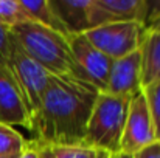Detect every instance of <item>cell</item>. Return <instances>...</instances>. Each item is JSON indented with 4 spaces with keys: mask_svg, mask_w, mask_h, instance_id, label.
I'll use <instances>...</instances> for the list:
<instances>
[{
    "mask_svg": "<svg viewBox=\"0 0 160 158\" xmlns=\"http://www.w3.org/2000/svg\"><path fill=\"white\" fill-rule=\"evenodd\" d=\"M100 90L75 79L52 76L31 118V132L41 146H81Z\"/></svg>",
    "mask_w": 160,
    "mask_h": 158,
    "instance_id": "cell-1",
    "label": "cell"
},
{
    "mask_svg": "<svg viewBox=\"0 0 160 158\" xmlns=\"http://www.w3.org/2000/svg\"><path fill=\"white\" fill-rule=\"evenodd\" d=\"M9 33L48 74L90 84L89 78L78 65L65 36L34 22L14 26Z\"/></svg>",
    "mask_w": 160,
    "mask_h": 158,
    "instance_id": "cell-2",
    "label": "cell"
},
{
    "mask_svg": "<svg viewBox=\"0 0 160 158\" xmlns=\"http://www.w3.org/2000/svg\"><path fill=\"white\" fill-rule=\"evenodd\" d=\"M131 98L132 96H115L100 92L87 122L82 146L110 155L120 154Z\"/></svg>",
    "mask_w": 160,
    "mask_h": 158,
    "instance_id": "cell-3",
    "label": "cell"
},
{
    "mask_svg": "<svg viewBox=\"0 0 160 158\" xmlns=\"http://www.w3.org/2000/svg\"><path fill=\"white\" fill-rule=\"evenodd\" d=\"M5 68L19 90L20 99L30 116V126H31V118L36 115L39 108L41 98L47 89L50 74L22 48V45L16 41V37L11 33H9V50L6 56Z\"/></svg>",
    "mask_w": 160,
    "mask_h": 158,
    "instance_id": "cell-4",
    "label": "cell"
},
{
    "mask_svg": "<svg viewBox=\"0 0 160 158\" xmlns=\"http://www.w3.org/2000/svg\"><path fill=\"white\" fill-rule=\"evenodd\" d=\"M145 33V26L134 22L109 23L97 28H90L86 33V39L112 60L124 57L140 48V42Z\"/></svg>",
    "mask_w": 160,
    "mask_h": 158,
    "instance_id": "cell-5",
    "label": "cell"
},
{
    "mask_svg": "<svg viewBox=\"0 0 160 158\" xmlns=\"http://www.w3.org/2000/svg\"><path fill=\"white\" fill-rule=\"evenodd\" d=\"M156 143L154 129L151 122V116L148 112L146 99L143 92H137L129 103V110L126 116V124L120 143V152L134 155L142 149Z\"/></svg>",
    "mask_w": 160,
    "mask_h": 158,
    "instance_id": "cell-6",
    "label": "cell"
},
{
    "mask_svg": "<svg viewBox=\"0 0 160 158\" xmlns=\"http://www.w3.org/2000/svg\"><path fill=\"white\" fill-rule=\"evenodd\" d=\"M134 22L145 26L146 0H92L89 9V25L97 28L109 23Z\"/></svg>",
    "mask_w": 160,
    "mask_h": 158,
    "instance_id": "cell-7",
    "label": "cell"
},
{
    "mask_svg": "<svg viewBox=\"0 0 160 158\" xmlns=\"http://www.w3.org/2000/svg\"><path fill=\"white\" fill-rule=\"evenodd\" d=\"M67 39L78 65L82 68L90 84L95 85L100 92H106L107 79L113 60L98 48H95L84 34H72Z\"/></svg>",
    "mask_w": 160,
    "mask_h": 158,
    "instance_id": "cell-8",
    "label": "cell"
},
{
    "mask_svg": "<svg viewBox=\"0 0 160 158\" xmlns=\"http://www.w3.org/2000/svg\"><path fill=\"white\" fill-rule=\"evenodd\" d=\"M140 90V51L137 50L112 62L104 93L115 96H134Z\"/></svg>",
    "mask_w": 160,
    "mask_h": 158,
    "instance_id": "cell-9",
    "label": "cell"
},
{
    "mask_svg": "<svg viewBox=\"0 0 160 158\" xmlns=\"http://www.w3.org/2000/svg\"><path fill=\"white\" fill-rule=\"evenodd\" d=\"M0 124L6 126H22L30 130V116L20 99L19 90L6 71L0 67Z\"/></svg>",
    "mask_w": 160,
    "mask_h": 158,
    "instance_id": "cell-10",
    "label": "cell"
},
{
    "mask_svg": "<svg viewBox=\"0 0 160 158\" xmlns=\"http://www.w3.org/2000/svg\"><path fill=\"white\" fill-rule=\"evenodd\" d=\"M140 79L142 89L160 81V33L145 28L140 42Z\"/></svg>",
    "mask_w": 160,
    "mask_h": 158,
    "instance_id": "cell-11",
    "label": "cell"
},
{
    "mask_svg": "<svg viewBox=\"0 0 160 158\" xmlns=\"http://www.w3.org/2000/svg\"><path fill=\"white\" fill-rule=\"evenodd\" d=\"M92 0H50V5L67 28L68 34H82L90 30L89 9Z\"/></svg>",
    "mask_w": 160,
    "mask_h": 158,
    "instance_id": "cell-12",
    "label": "cell"
},
{
    "mask_svg": "<svg viewBox=\"0 0 160 158\" xmlns=\"http://www.w3.org/2000/svg\"><path fill=\"white\" fill-rule=\"evenodd\" d=\"M19 2L34 23H39L61 36L65 37L70 36L67 28L64 26V23L61 22V19L52 8L50 0H19Z\"/></svg>",
    "mask_w": 160,
    "mask_h": 158,
    "instance_id": "cell-13",
    "label": "cell"
},
{
    "mask_svg": "<svg viewBox=\"0 0 160 158\" xmlns=\"http://www.w3.org/2000/svg\"><path fill=\"white\" fill-rule=\"evenodd\" d=\"M31 17L22 8L19 0H0V25L11 30L14 26L31 23Z\"/></svg>",
    "mask_w": 160,
    "mask_h": 158,
    "instance_id": "cell-14",
    "label": "cell"
},
{
    "mask_svg": "<svg viewBox=\"0 0 160 158\" xmlns=\"http://www.w3.org/2000/svg\"><path fill=\"white\" fill-rule=\"evenodd\" d=\"M27 140L11 126L0 124V157L3 155H19L25 146Z\"/></svg>",
    "mask_w": 160,
    "mask_h": 158,
    "instance_id": "cell-15",
    "label": "cell"
},
{
    "mask_svg": "<svg viewBox=\"0 0 160 158\" xmlns=\"http://www.w3.org/2000/svg\"><path fill=\"white\" fill-rule=\"evenodd\" d=\"M142 92H143V96L146 99L156 141L160 143V81L148 85V87H143Z\"/></svg>",
    "mask_w": 160,
    "mask_h": 158,
    "instance_id": "cell-16",
    "label": "cell"
},
{
    "mask_svg": "<svg viewBox=\"0 0 160 158\" xmlns=\"http://www.w3.org/2000/svg\"><path fill=\"white\" fill-rule=\"evenodd\" d=\"M54 158H98V151L86 146H58L52 147Z\"/></svg>",
    "mask_w": 160,
    "mask_h": 158,
    "instance_id": "cell-17",
    "label": "cell"
},
{
    "mask_svg": "<svg viewBox=\"0 0 160 158\" xmlns=\"http://www.w3.org/2000/svg\"><path fill=\"white\" fill-rule=\"evenodd\" d=\"M9 50V30L0 25V67H5Z\"/></svg>",
    "mask_w": 160,
    "mask_h": 158,
    "instance_id": "cell-18",
    "label": "cell"
},
{
    "mask_svg": "<svg viewBox=\"0 0 160 158\" xmlns=\"http://www.w3.org/2000/svg\"><path fill=\"white\" fill-rule=\"evenodd\" d=\"M134 158H160V143H152L151 146L142 149L140 152L134 154Z\"/></svg>",
    "mask_w": 160,
    "mask_h": 158,
    "instance_id": "cell-19",
    "label": "cell"
},
{
    "mask_svg": "<svg viewBox=\"0 0 160 158\" xmlns=\"http://www.w3.org/2000/svg\"><path fill=\"white\" fill-rule=\"evenodd\" d=\"M17 158H39V144L36 141H28Z\"/></svg>",
    "mask_w": 160,
    "mask_h": 158,
    "instance_id": "cell-20",
    "label": "cell"
},
{
    "mask_svg": "<svg viewBox=\"0 0 160 158\" xmlns=\"http://www.w3.org/2000/svg\"><path fill=\"white\" fill-rule=\"evenodd\" d=\"M39 158H54L53 152H52V147L39 144Z\"/></svg>",
    "mask_w": 160,
    "mask_h": 158,
    "instance_id": "cell-21",
    "label": "cell"
},
{
    "mask_svg": "<svg viewBox=\"0 0 160 158\" xmlns=\"http://www.w3.org/2000/svg\"><path fill=\"white\" fill-rule=\"evenodd\" d=\"M148 28H151V30H156V31H159V33H160V17L157 19V20H156V22H154V23H152V25H151V26H148Z\"/></svg>",
    "mask_w": 160,
    "mask_h": 158,
    "instance_id": "cell-22",
    "label": "cell"
},
{
    "mask_svg": "<svg viewBox=\"0 0 160 158\" xmlns=\"http://www.w3.org/2000/svg\"><path fill=\"white\" fill-rule=\"evenodd\" d=\"M110 158H134V157H132V155H128V154H121V152H120V154H117V155H112Z\"/></svg>",
    "mask_w": 160,
    "mask_h": 158,
    "instance_id": "cell-23",
    "label": "cell"
},
{
    "mask_svg": "<svg viewBox=\"0 0 160 158\" xmlns=\"http://www.w3.org/2000/svg\"><path fill=\"white\" fill-rule=\"evenodd\" d=\"M112 155L107 154V152H103V151H98V158H110Z\"/></svg>",
    "mask_w": 160,
    "mask_h": 158,
    "instance_id": "cell-24",
    "label": "cell"
},
{
    "mask_svg": "<svg viewBox=\"0 0 160 158\" xmlns=\"http://www.w3.org/2000/svg\"><path fill=\"white\" fill-rule=\"evenodd\" d=\"M20 155V154H19ZM19 155H3V157H0V158H17Z\"/></svg>",
    "mask_w": 160,
    "mask_h": 158,
    "instance_id": "cell-25",
    "label": "cell"
}]
</instances>
